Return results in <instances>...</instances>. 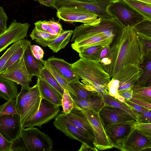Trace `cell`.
I'll use <instances>...</instances> for the list:
<instances>
[{
    "label": "cell",
    "mask_w": 151,
    "mask_h": 151,
    "mask_svg": "<svg viewBox=\"0 0 151 151\" xmlns=\"http://www.w3.org/2000/svg\"><path fill=\"white\" fill-rule=\"evenodd\" d=\"M30 26L28 23H21L13 20L7 29L0 34V52L10 45L24 39Z\"/></svg>",
    "instance_id": "11"
},
{
    "label": "cell",
    "mask_w": 151,
    "mask_h": 151,
    "mask_svg": "<svg viewBox=\"0 0 151 151\" xmlns=\"http://www.w3.org/2000/svg\"><path fill=\"white\" fill-rule=\"evenodd\" d=\"M99 150L96 147H93L86 145L83 143H82L81 145L80 149L78 151H97Z\"/></svg>",
    "instance_id": "54"
},
{
    "label": "cell",
    "mask_w": 151,
    "mask_h": 151,
    "mask_svg": "<svg viewBox=\"0 0 151 151\" xmlns=\"http://www.w3.org/2000/svg\"><path fill=\"white\" fill-rule=\"evenodd\" d=\"M140 67L143 69V72L134 85L143 86L151 75V56L144 57L143 62Z\"/></svg>",
    "instance_id": "33"
},
{
    "label": "cell",
    "mask_w": 151,
    "mask_h": 151,
    "mask_svg": "<svg viewBox=\"0 0 151 151\" xmlns=\"http://www.w3.org/2000/svg\"><path fill=\"white\" fill-rule=\"evenodd\" d=\"M46 60L58 70L69 83L80 79L73 72L71 64L64 59L52 56Z\"/></svg>",
    "instance_id": "23"
},
{
    "label": "cell",
    "mask_w": 151,
    "mask_h": 151,
    "mask_svg": "<svg viewBox=\"0 0 151 151\" xmlns=\"http://www.w3.org/2000/svg\"><path fill=\"white\" fill-rule=\"evenodd\" d=\"M60 111V106L42 98L39 110L32 117L26 121L22 128L35 126L41 128L42 125L47 123L55 118Z\"/></svg>",
    "instance_id": "10"
},
{
    "label": "cell",
    "mask_w": 151,
    "mask_h": 151,
    "mask_svg": "<svg viewBox=\"0 0 151 151\" xmlns=\"http://www.w3.org/2000/svg\"><path fill=\"white\" fill-rule=\"evenodd\" d=\"M29 41L27 40L24 39V42L21 46L8 60L0 70V74L4 72L11 65L23 56Z\"/></svg>",
    "instance_id": "37"
},
{
    "label": "cell",
    "mask_w": 151,
    "mask_h": 151,
    "mask_svg": "<svg viewBox=\"0 0 151 151\" xmlns=\"http://www.w3.org/2000/svg\"><path fill=\"white\" fill-rule=\"evenodd\" d=\"M137 32L142 44L144 57L151 56V38Z\"/></svg>",
    "instance_id": "44"
},
{
    "label": "cell",
    "mask_w": 151,
    "mask_h": 151,
    "mask_svg": "<svg viewBox=\"0 0 151 151\" xmlns=\"http://www.w3.org/2000/svg\"><path fill=\"white\" fill-rule=\"evenodd\" d=\"M137 122L142 123H151V110L148 109L137 115Z\"/></svg>",
    "instance_id": "49"
},
{
    "label": "cell",
    "mask_w": 151,
    "mask_h": 151,
    "mask_svg": "<svg viewBox=\"0 0 151 151\" xmlns=\"http://www.w3.org/2000/svg\"><path fill=\"white\" fill-rule=\"evenodd\" d=\"M133 127L146 136L151 138V123H142L134 122Z\"/></svg>",
    "instance_id": "45"
},
{
    "label": "cell",
    "mask_w": 151,
    "mask_h": 151,
    "mask_svg": "<svg viewBox=\"0 0 151 151\" xmlns=\"http://www.w3.org/2000/svg\"><path fill=\"white\" fill-rule=\"evenodd\" d=\"M105 46L95 45L86 47L78 53L80 58L95 61L101 63V54Z\"/></svg>",
    "instance_id": "28"
},
{
    "label": "cell",
    "mask_w": 151,
    "mask_h": 151,
    "mask_svg": "<svg viewBox=\"0 0 151 151\" xmlns=\"http://www.w3.org/2000/svg\"><path fill=\"white\" fill-rule=\"evenodd\" d=\"M144 60L140 38L134 27L128 26L114 38L108 57L102 59L101 63L111 79L117 80L125 66L132 64L140 67Z\"/></svg>",
    "instance_id": "1"
},
{
    "label": "cell",
    "mask_w": 151,
    "mask_h": 151,
    "mask_svg": "<svg viewBox=\"0 0 151 151\" xmlns=\"http://www.w3.org/2000/svg\"><path fill=\"white\" fill-rule=\"evenodd\" d=\"M71 65L73 72L80 79L106 86H108L111 79L110 76L99 62L80 58Z\"/></svg>",
    "instance_id": "4"
},
{
    "label": "cell",
    "mask_w": 151,
    "mask_h": 151,
    "mask_svg": "<svg viewBox=\"0 0 151 151\" xmlns=\"http://www.w3.org/2000/svg\"><path fill=\"white\" fill-rule=\"evenodd\" d=\"M151 86V75L148 79L143 86L142 87H148Z\"/></svg>",
    "instance_id": "57"
},
{
    "label": "cell",
    "mask_w": 151,
    "mask_h": 151,
    "mask_svg": "<svg viewBox=\"0 0 151 151\" xmlns=\"http://www.w3.org/2000/svg\"><path fill=\"white\" fill-rule=\"evenodd\" d=\"M24 39L13 44L1 56L0 58V70L8 60L21 46L24 42Z\"/></svg>",
    "instance_id": "39"
},
{
    "label": "cell",
    "mask_w": 151,
    "mask_h": 151,
    "mask_svg": "<svg viewBox=\"0 0 151 151\" xmlns=\"http://www.w3.org/2000/svg\"><path fill=\"white\" fill-rule=\"evenodd\" d=\"M77 105L82 109H91L99 112L105 103L103 97L95 93L86 99H82L71 96Z\"/></svg>",
    "instance_id": "25"
},
{
    "label": "cell",
    "mask_w": 151,
    "mask_h": 151,
    "mask_svg": "<svg viewBox=\"0 0 151 151\" xmlns=\"http://www.w3.org/2000/svg\"><path fill=\"white\" fill-rule=\"evenodd\" d=\"M21 87L15 99L22 127L38 111L42 97L37 84L32 87Z\"/></svg>",
    "instance_id": "3"
},
{
    "label": "cell",
    "mask_w": 151,
    "mask_h": 151,
    "mask_svg": "<svg viewBox=\"0 0 151 151\" xmlns=\"http://www.w3.org/2000/svg\"><path fill=\"white\" fill-rule=\"evenodd\" d=\"M116 148L122 151H141L151 148V138L134 127L124 137L117 140Z\"/></svg>",
    "instance_id": "9"
},
{
    "label": "cell",
    "mask_w": 151,
    "mask_h": 151,
    "mask_svg": "<svg viewBox=\"0 0 151 151\" xmlns=\"http://www.w3.org/2000/svg\"><path fill=\"white\" fill-rule=\"evenodd\" d=\"M34 24L37 30L53 35H58L64 31L61 24L59 21H55L53 18L49 21H37Z\"/></svg>",
    "instance_id": "27"
},
{
    "label": "cell",
    "mask_w": 151,
    "mask_h": 151,
    "mask_svg": "<svg viewBox=\"0 0 151 151\" xmlns=\"http://www.w3.org/2000/svg\"><path fill=\"white\" fill-rule=\"evenodd\" d=\"M53 125L56 129L70 139L77 140L82 143L92 147H96L93 142L74 126L63 111L55 118Z\"/></svg>",
    "instance_id": "12"
},
{
    "label": "cell",
    "mask_w": 151,
    "mask_h": 151,
    "mask_svg": "<svg viewBox=\"0 0 151 151\" xmlns=\"http://www.w3.org/2000/svg\"><path fill=\"white\" fill-rule=\"evenodd\" d=\"M129 101L140 105L146 109L151 110V104H150L139 100L132 98Z\"/></svg>",
    "instance_id": "53"
},
{
    "label": "cell",
    "mask_w": 151,
    "mask_h": 151,
    "mask_svg": "<svg viewBox=\"0 0 151 151\" xmlns=\"http://www.w3.org/2000/svg\"><path fill=\"white\" fill-rule=\"evenodd\" d=\"M124 102L137 115V116L148 110V109L129 100L125 99Z\"/></svg>",
    "instance_id": "46"
},
{
    "label": "cell",
    "mask_w": 151,
    "mask_h": 151,
    "mask_svg": "<svg viewBox=\"0 0 151 151\" xmlns=\"http://www.w3.org/2000/svg\"><path fill=\"white\" fill-rule=\"evenodd\" d=\"M142 15L151 21V6L135 0H123Z\"/></svg>",
    "instance_id": "31"
},
{
    "label": "cell",
    "mask_w": 151,
    "mask_h": 151,
    "mask_svg": "<svg viewBox=\"0 0 151 151\" xmlns=\"http://www.w3.org/2000/svg\"><path fill=\"white\" fill-rule=\"evenodd\" d=\"M31 49L32 53L35 57L40 60H44L43 57L44 52L40 46L37 45H31Z\"/></svg>",
    "instance_id": "50"
},
{
    "label": "cell",
    "mask_w": 151,
    "mask_h": 151,
    "mask_svg": "<svg viewBox=\"0 0 151 151\" xmlns=\"http://www.w3.org/2000/svg\"><path fill=\"white\" fill-rule=\"evenodd\" d=\"M21 137L27 150L51 151L53 142L49 136L36 127L23 129Z\"/></svg>",
    "instance_id": "6"
},
{
    "label": "cell",
    "mask_w": 151,
    "mask_h": 151,
    "mask_svg": "<svg viewBox=\"0 0 151 151\" xmlns=\"http://www.w3.org/2000/svg\"><path fill=\"white\" fill-rule=\"evenodd\" d=\"M110 50V45L105 46L102 50L101 54V60L108 57Z\"/></svg>",
    "instance_id": "56"
},
{
    "label": "cell",
    "mask_w": 151,
    "mask_h": 151,
    "mask_svg": "<svg viewBox=\"0 0 151 151\" xmlns=\"http://www.w3.org/2000/svg\"><path fill=\"white\" fill-rule=\"evenodd\" d=\"M0 76L13 81L21 86L29 87V83L32 81L23 56L0 74Z\"/></svg>",
    "instance_id": "14"
},
{
    "label": "cell",
    "mask_w": 151,
    "mask_h": 151,
    "mask_svg": "<svg viewBox=\"0 0 151 151\" xmlns=\"http://www.w3.org/2000/svg\"><path fill=\"white\" fill-rule=\"evenodd\" d=\"M75 91L77 97L82 99H86L96 93L87 90L83 86L79 80L74 81L69 83Z\"/></svg>",
    "instance_id": "38"
},
{
    "label": "cell",
    "mask_w": 151,
    "mask_h": 151,
    "mask_svg": "<svg viewBox=\"0 0 151 151\" xmlns=\"http://www.w3.org/2000/svg\"><path fill=\"white\" fill-rule=\"evenodd\" d=\"M22 130L19 115L0 116V134L8 141L13 142L20 138Z\"/></svg>",
    "instance_id": "13"
},
{
    "label": "cell",
    "mask_w": 151,
    "mask_h": 151,
    "mask_svg": "<svg viewBox=\"0 0 151 151\" xmlns=\"http://www.w3.org/2000/svg\"><path fill=\"white\" fill-rule=\"evenodd\" d=\"M134 28L138 32L151 38V21L145 19Z\"/></svg>",
    "instance_id": "42"
},
{
    "label": "cell",
    "mask_w": 151,
    "mask_h": 151,
    "mask_svg": "<svg viewBox=\"0 0 151 151\" xmlns=\"http://www.w3.org/2000/svg\"><path fill=\"white\" fill-rule=\"evenodd\" d=\"M114 0H103L95 3L81 2L74 0H55L51 7L56 10L62 7L86 10L97 15L99 17L113 18L107 10L108 6Z\"/></svg>",
    "instance_id": "8"
},
{
    "label": "cell",
    "mask_w": 151,
    "mask_h": 151,
    "mask_svg": "<svg viewBox=\"0 0 151 151\" xmlns=\"http://www.w3.org/2000/svg\"><path fill=\"white\" fill-rule=\"evenodd\" d=\"M109 14L124 27H134L146 19L123 0H114L108 7Z\"/></svg>",
    "instance_id": "5"
},
{
    "label": "cell",
    "mask_w": 151,
    "mask_h": 151,
    "mask_svg": "<svg viewBox=\"0 0 151 151\" xmlns=\"http://www.w3.org/2000/svg\"><path fill=\"white\" fill-rule=\"evenodd\" d=\"M18 84L14 81L0 76V97L7 101L16 99L19 94Z\"/></svg>",
    "instance_id": "26"
},
{
    "label": "cell",
    "mask_w": 151,
    "mask_h": 151,
    "mask_svg": "<svg viewBox=\"0 0 151 151\" xmlns=\"http://www.w3.org/2000/svg\"><path fill=\"white\" fill-rule=\"evenodd\" d=\"M30 41L23 55L24 63L32 78L34 76L39 77L41 71L45 67L44 62L37 59L33 55Z\"/></svg>",
    "instance_id": "22"
},
{
    "label": "cell",
    "mask_w": 151,
    "mask_h": 151,
    "mask_svg": "<svg viewBox=\"0 0 151 151\" xmlns=\"http://www.w3.org/2000/svg\"><path fill=\"white\" fill-rule=\"evenodd\" d=\"M132 89V98L151 104V86L142 87L134 85Z\"/></svg>",
    "instance_id": "32"
},
{
    "label": "cell",
    "mask_w": 151,
    "mask_h": 151,
    "mask_svg": "<svg viewBox=\"0 0 151 151\" xmlns=\"http://www.w3.org/2000/svg\"><path fill=\"white\" fill-rule=\"evenodd\" d=\"M143 72V69L137 65L129 64L125 66L117 80L119 81L118 91L132 87Z\"/></svg>",
    "instance_id": "18"
},
{
    "label": "cell",
    "mask_w": 151,
    "mask_h": 151,
    "mask_svg": "<svg viewBox=\"0 0 151 151\" xmlns=\"http://www.w3.org/2000/svg\"><path fill=\"white\" fill-rule=\"evenodd\" d=\"M44 66L52 74L57 81L63 88L68 91L71 96L77 97L75 91L70 86L65 78L54 66L44 60Z\"/></svg>",
    "instance_id": "29"
},
{
    "label": "cell",
    "mask_w": 151,
    "mask_h": 151,
    "mask_svg": "<svg viewBox=\"0 0 151 151\" xmlns=\"http://www.w3.org/2000/svg\"><path fill=\"white\" fill-rule=\"evenodd\" d=\"M124 27L114 17H99L91 23L76 27L71 41H77L97 35H102L113 40Z\"/></svg>",
    "instance_id": "2"
},
{
    "label": "cell",
    "mask_w": 151,
    "mask_h": 151,
    "mask_svg": "<svg viewBox=\"0 0 151 151\" xmlns=\"http://www.w3.org/2000/svg\"><path fill=\"white\" fill-rule=\"evenodd\" d=\"M119 83L118 80L111 79L107 85L109 93L110 95L124 102L125 99L119 96L118 93Z\"/></svg>",
    "instance_id": "43"
},
{
    "label": "cell",
    "mask_w": 151,
    "mask_h": 151,
    "mask_svg": "<svg viewBox=\"0 0 151 151\" xmlns=\"http://www.w3.org/2000/svg\"><path fill=\"white\" fill-rule=\"evenodd\" d=\"M119 95L125 99L129 100L132 97L133 90L132 87L118 91Z\"/></svg>",
    "instance_id": "52"
},
{
    "label": "cell",
    "mask_w": 151,
    "mask_h": 151,
    "mask_svg": "<svg viewBox=\"0 0 151 151\" xmlns=\"http://www.w3.org/2000/svg\"><path fill=\"white\" fill-rule=\"evenodd\" d=\"M57 11V17L70 23L80 22L84 24L90 23L98 17L97 15L90 11L77 8L62 7Z\"/></svg>",
    "instance_id": "15"
},
{
    "label": "cell",
    "mask_w": 151,
    "mask_h": 151,
    "mask_svg": "<svg viewBox=\"0 0 151 151\" xmlns=\"http://www.w3.org/2000/svg\"><path fill=\"white\" fill-rule=\"evenodd\" d=\"M82 109L92 127L94 135V146L99 150H101L116 148V146L111 141L106 132L99 112L91 109Z\"/></svg>",
    "instance_id": "7"
},
{
    "label": "cell",
    "mask_w": 151,
    "mask_h": 151,
    "mask_svg": "<svg viewBox=\"0 0 151 151\" xmlns=\"http://www.w3.org/2000/svg\"><path fill=\"white\" fill-rule=\"evenodd\" d=\"M12 144L0 134V151H11Z\"/></svg>",
    "instance_id": "48"
},
{
    "label": "cell",
    "mask_w": 151,
    "mask_h": 151,
    "mask_svg": "<svg viewBox=\"0 0 151 151\" xmlns=\"http://www.w3.org/2000/svg\"><path fill=\"white\" fill-rule=\"evenodd\" d=\"M55 88L63 96L64 89L49 70L45 67L41 71L40 77Z\"/></svg>",
    "instance_id": "36"
},
{
    "label": "cell",
    "mask_w": 151,
    "mask_h": 151,
    "mask_svg": "<svg viewBox=\"0 0 151 151\" xmlns=\"http://www.w3.org/2000/svg\"><path fill=\"white\" fill-rule=\"evenodd\" d=\"M151 6V0H135Z\"/></svg>",
    "instance_id": "58"
},
{
    "label": "cell",
    "mask_w": 151,
    "mask_h": 151,
    "mask_svg": "<svg viewBox=\"0 0 151 151\" xmlns=\"http://www.w3.org/2000/svg\"><path fill=\"white\" fill-rule=\"evenodd\" d=\"M41 4L48 7H51L55 0H34Z\"/></svg>",
    "instance_id": "55"
},
{
    "label": "cell",
    "mask_w": 151,
    "mask_h": 151,
    "mask_svg": "<svg viewBox=\"0 0 151 151\" xmlns=\"http://www.w3.org/2000/svg\"><path fill=\"white\" fill-rule=\"evenodd\" d=\"M27 150L21 137L13 142L11 151H25Z\"/></svg>",
    "instance_id": "51"
},
{
    "label": "cell",
    "mask_w": 151,
    "mask_h": 151,
    "mask_svg": "<svg viewBox=\"0 0 151 151\" xmlns=\"http://www.w3.org/2000/svg\"><path fill=\"white\" fill-rule=\"evenodd\" d=\"M81 81L84 88L89 91L97 93L102 96L109 93L108 86L85 79H82Z\"/></svg>",
    "instance_id": "34"
},
{
    "label": "cell",
    "mask_w": 151,
    "mask_h": 151,
    "mask_svg": "<svg viewBox=\"0 0 151 151\" xmlns=\"http://www.w3.org/2000/svg\"><path fill=\"white\" fill-rule=\"evenodd\" d=\"M37 84L42 98L58 106H62L63 96L55 88L39 77L37 78Z\"/></svg>",
    "instance_id": "21"
},
{
    "label": "cell",
    "mask_w": 151,
    "mask_h": 151,
    "mask_svg": "<svg viewBox=\"0 0 151 151\" xmlns=\"http://www.w3.org/2000/svg\"><path fill=\"white\" fill-rule=\"evenodd\" d=\"M65 114L69 120L93 143L94 135L93 129L83 110L81 108H75L69 113Z\"/></svg>",
    "instance_id": "17"
},
{
    "label": "cell",
    "mask_w": 151,
    "mask_h": 151,
    "mask_svg": "<svg viewBox=\"0 0 151 151\" xmlns=\"http://www.w3.org/2000/svg\"><path fill=\"white\" fill-rule=\"evenodd\" d=\"M105 103L114 107L121 109L131 116L137 122V115L126 104L110 95L109 93L103 96Z\"/></svg>",
    "instance_id": "30"
},
{
    "label": "cell",
    "mask_w": 151,
    "mask_h": 151,
    "mask_svg": "<svg viewBox=\"0 0 151 151\" xmlns=\"http://www.w3.org/2000/svg\"><path fill=\"white\" fill-rule=\"evenodd\" d=\"M8 17L3 8L0 7V34L3 32L7 29V22Z\"/></svg>",
    "instance_id": "47"
},
{
    "label": "cell",
    "mask_w": 151,
    "mask_h": 151,
    "mask_svg": "<svg viewBox=\"0 0 151 151\" xmlns=\"http://www.w3.org/2000/svg\"><path fill=\"white\" fill-rule=\"evenodd\" d=\"M62 106L63 112L65 114L69 113L74 108H81L75 102L69 91L65 89H64L62 98Z\"/></svg>",
    "instance_id": "35"
},
{
    "label": "cell",
    "mask_w": 151,
    "mask_h": 151,
    "mask_svg": "<svg viewBox=\"0 0 151 151\" xmlns=\"http://www.w3.org/2000/svg\"><path fill=\"white\" fill-rule=\"evenodd\" d=\"M73 32V30H64L54 40L40 42L37 43L43 47H48L53 52L57 53L66 46Z\"/></svg>",
    "instance_id": "24"
},
{
    "label": "cell",
    "mask_w": 151,
    "mask_h": 151,
    "mask_svg": "<svg viewBox=\"0 0 151 151\" xmlns=\"http://www.w3.org/2000/svg\"><path fill=\"white\" fill-rule=\"evenodd\" d=\"M14 114L19 115L17 109L16 99H10L0 106V116Z\"/></svg>",
    "instance_id": "40"
},
{
    "label": "cell",
    "mask_w": 151,
    "mask_h": 151,
    "mask_svg": "<svg viewBox=\"0 0 151 151\" xmlns=\"http://www.w3.org/2000/svg\"><path fill=\"white\" fill-rule=\"evenodd\" d=\"M113 40L102 35H93L78 41L73 42L71 45L72 48L79 53L83 49L91 46L110 45Z\"/></svg>",
    "instance_id": "20"
},
{
    "label": "cell",
    "mask_w": 151,
    "mask_h": 151,
    "mask_svg": "<svg viewBox=\"0 0 151 151\" xmlns=\"http://www.w3.org/2000/svg\"><path fill=\"white\" fill-rule=\"evenodd\" d=\"M58 35L39 31L35 27L30 34V36L32 40L37 43L40 42L54 40Z\"/></svg>",
    "instance_id": "41"
},
{
    "label": "cell",
    "mask_w": 151,
    "mask_h": 151,
    "mask_svg": "<svg viewBox=\"0 0 151 151\" xmlns=\"http://www.w3.org/2000/svg\"><path fill=\"white\" fill-rule=\"evenodd\" d=\"M99 112L105 126L122 122H136L131 116L124 111L105 103Z\"/></svg>",
    "instance_id": "16"
},
{
    "label": "cell",
    "mask_w": 151,
    "mask_h": 151,
    "mask_svg": "<svg viewBox=\"0 0 151 151\" xmlns=\"http://www.w3.org/2000/svg\"><path fill=\"white\" fill-rule=\"evenodd\" d=\"M134 122L135 121L122 122L105 126L109 137L115 146L117 140L124 137L131 130L133 127Z\"/></svg>",
    "instance_id": "19"
}]
</instances>
